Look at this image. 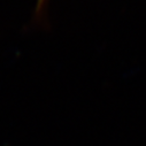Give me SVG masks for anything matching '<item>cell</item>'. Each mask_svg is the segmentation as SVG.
I'll list each match as a JSON object with an SVG mask.
<instances>
[{
  "label": "cell",
  "instance_id": "obj_1",
  "mask_svg": "<svg viewBox=\"0 0 146 146\" xmlns=\"http://www.w3.org/2000/svg\"><path fill=\"white\" fill-rule=\"evenodd\" d=\"M46 5V0H37V5H36V13L40 14L44 6Z\"/></svg>",
  "mask_w": 146,
  "mask_h": 146
}]
</instances>
